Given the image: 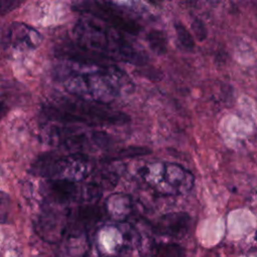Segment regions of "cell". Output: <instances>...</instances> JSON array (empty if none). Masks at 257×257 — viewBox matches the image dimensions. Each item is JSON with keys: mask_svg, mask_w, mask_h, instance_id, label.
I'll use <instances>...</instances> for the list:
<instances>
[{"mask_svg": "<svg viewBox=\"0 0 257 257\" xmlns=\"http://www.w3.org/2000/svg\"><path fill=\"white\" fill-rule=\"evenodd\" d=\"M93 18L83 17L74 27V36L79 47L111 61L122 60L138 65L147 62L145 51L131 43L121 32Z\"/></svg>", "mask_w": 257, "mask_h": 257, "instance_id": "cell-1", "label": "cell"}, {"mask_svg": "<svg viewBox=\"0 0 257 257\" xmlns=\"http://www.w3.org/2000/svg\"><path fill=\"white\" fill-rule=\"evenodd\" d=\"M82 65L83 68L72 69L64 78L63 85L69 93L101 104L118 95L117 67L112 64L96 66L82 63Z\"/></svg>", "mask_w": 257, "mask_h": 257, "instance_id": "cell-2", "label": "cell"}, {"mask_svg": "<svg viewBox=\"0 0 257 257\" xmlns=\"http://www.w3.org/2000/svg\"><path fill=\"white\" fill-rule=\"evenodd\" d=\"M160 166L162 170L158 173L162 178L151 184L156 189H165V192L180 194L192 188L194 177L189 171L173 163H162Z\"/></svg>", "mask_w": 257, "mask_h": 257, "instance_id": "cell-7", "label": "cell"}, {"mask_svg": "<svg viewBox=\"0 0 257 257\" xmlns=\"http://www.w3.org/2000/svg\"><path fill=\"white\" fill-rule=\"evenodd\" d=\"M191 28H192V31L194 32V35L195 37L197 38L198 41L202 42L206 39L207 37V29H206V26L204 24V22L199 19V18H195L191 24Z\"/></svg>", "mask_w": 257, "mask_h": 257, "instance_id": "cell-13", "label": "cell"}, {"mask_svg": "<svg viewBox=\"0 0 257 257\" xmlns=\"http://www.w3.org/2000/svg\"><path fill=\"white\" fill-rule=\"evenodd\" d=\"M41 39L42 37L37 30L20 22L12 23L7 33L8 43L17 50L35 49L40 44Z\"/></svg>", "mask_w": 257, "mask_h": 257, "instance_id": "cell-8", "label": "cell"}, {"mask_svg": "<svg viewBox=\"0 0 257 257\" xmlns=\"http://www.w3.org/2000/svg\"><path fill=\"white\" fill-rule=\"evenodd\" d=\"M11 209V200L8 194L0 191V223H5Z\"/></svg>", "mask_w": 257, "mask_h": 257, "instance_id": "cell-12", "label": "cell"}, {"mask_svg": "<svg viewBox=\"0 0 257 257\" xmlns=\"http://www.w3.org/2000/svg\"><path fill=\"white\" fill-rule=\"evenodd\" d=\"M8 112V105L6 102L0 100V119Z\"/></svg>", "mask_w": 257, "mask_h": 257, "instance_id": "cell-16", "label": "cell"}, {"mask_svg": "<svg viewBox=\"0 0 257 257\" xmlns=\"http://www.w3.org/2000/svg\"><path fill=\"white\" fill-rule=\"evenodd\" d=\"M177 39L181 46L186 50H192L195 47L194 37L187 27L182 22H176L174 24Z\"/></svg>", "mask_w": 257, "mask_h": 257, "instance_id": "cell-11", "label": "cell"}, {"mask_svg": "<svg viewBox=\"0 0 257 257\" xmlns=\"http://www.w3.org/2000/svg\"><path fill=\"white\" fill-rule=\"evenodd\" d=\"M255 240H256V242H257V231H256V233H255Z\"/></svg>", "mask_w": 257, "mask_h": 257, "instance_id": "cell-17", "label": "cell"}, {"mask_svg": "<svg viewBox=\"0 0 257 257\" xmlns=\"http://www.w3.org/2000/svg\"><path fill=\"white\" fill-rule=\"evenodd\" d=\"M43 192L49 200L56 203H66L74 200H92L96 198L99 193V188L94 185L77 186L73 182L49 180L43 186Z\"/></svg>", "mask_w": 257, "mask_h": 257, "instance_id": "cell-6", "label": "cell"}, {"mask_svg": "<svg viewBox=\"0 0 257 257\" xmlns=\"http://www.w3.org/2000/svg\"><path fill=\"white\" fill-rule=\"evenodd\" d=\"M20 3L12 2V1H0V14H5L10 10L14 9Z\"/></svg>", "mask_w": 257, "mask_h": 257, "instance_id": "cell-15", "label": "cell"}, {"mask_svg": "<svg viewBox=\"0 0 257 257\" xmlns=\"http://www.w3.org/2000/svg\"><path fill=\"white\" fill-rule=\"evenodd\" d=\"M92 170L93 164L84 154L73 153L65 156L46 154L35 161L31 173L50 180L76 183L88 177Z\"/></svg>", "mask_w": 257, "mask_h": 257, "instance_id": "cell-3", "label": "cell"}, {"mask_svg": "<svg viewBox=\"0 0 257 257\" xmlns=\"http://www.w3.org/2000/svg\"><path fill=\"white\" fill-rule=\"evenodd\" d=\"M146 39L150 49L158 54L164 55L167 53L168 50V38L164 31L159 29H151L147 35Z\"/></svg>", "mask_w": 257, "mask_h": 257, "instance_id": "cell-10", "label": "cell"}, {"mask_svg": "<svg viewBox=\"0 0 257 257\" xmlns=\"http://www.w3.org/2000/svg\"><path fill=\"white\" fill-rule=\"evenodd\" d=\"M46 111H51L49 114L53 118L67 117L68 119L90 125L124 124L131 121V117L126 113L110 109L101 103H92L88 100H64V104L59 102L57 106H47Z\"/></svg>", "mask_w": 257, "mask_h": 257, "instance_id": "cell-4", "label": "cell"}, {"mask_svg": "<svg viewBox=\"0 0 257 257\" xmlns=\"http://www.w3.org/2000/svg\"><path fill=\"white\" fill-rule=\"evenodd\" d=\"M164 257H184V251L178 244H167L162 247Z\"/></svg>", "mask_w": 257, "mask_h": 257, "instance_id": "cell-14", "label": "cell"}, {"mask_svg": "<svg viewBox=\"0 0 257 257\" xmlns=\"http://www.w3.org/2000/svg\"><path fill=\"white\" fill-rule=\"evenodd\" d=\"M79 10L91 15L92 17L100 20L109 27L132 35H138L142 26L130 15L125 14L122 10L113 6L112 3L106 2H92L83 3L79 5Z\"/></svg>", "mask_w": 257, "mask_h": 257, "instance_id": "cell-5", "label": "cell"}, {"mask_svg": "<svg viewBox=\"0 0 257 257\" xmlns=\"http://www.w3.org/2000/svg\"><path fill=\"white\" fill-rule=\"evenodd\" d=\"M190 221L191 218L187 213H170L158 220L155 229L158 234L180 238L188 232Z\"/></svg>", "mask_w": 257, "mask_h": 257, "instance_id": "cell-9", "label": "cell"}]
</instances>
